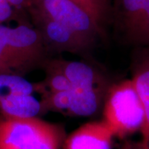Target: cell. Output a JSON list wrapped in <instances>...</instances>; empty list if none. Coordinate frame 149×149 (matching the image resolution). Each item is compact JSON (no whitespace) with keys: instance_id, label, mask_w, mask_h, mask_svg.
Masks as SVG:
<instances>
[{"instance_id":"1","label":"cell","mask_w":149,"mask_h":149,"mask_svg":"<svg viewBox=\"0 0 149 149\" xmlns=\"http://www.w3.org/2000/svg\"><path fill=\"white\" fill-rule=\"evenodd\" d=\"M44 46L37 29L27 22L0 24V74L22 76L42 58Z\"/></svg>"},{"instance_id":"2","label":"cell","mask_w":149,"mask_h":149,"mask_svg":"<svg viewBox=\"0 0 149 149\" xmlns=\"http://www.w3.org/2000/svg\"><path fill=\"white\" fill-rule=\"evenodd\" d=\"M102 120L114 137L122 139L141 131L145 114L132 79L122 80L108 89Z\"/></svg>"},{"instance_id":"3","label":"cell","mask_w":149,"mask_h":149,"mask_svg":"<svg viewBox=\"0 0 149 149\" xmlns=\"http://www.w3.org/2000/svg\"><path fill=\"white\" fill-rule=\"evenodd\" d=\"M63 129L40 118L0 116V149H61Z\"/></svg>"},{"instance_id":"4","label":"cell","mask_w":149,"mask_h":149,"mask_svg":"<svg viewBox=\"0 0 149 149\" xmlns=\"http://www.w3.org/2000/svg\"><path fill=\"white\" fill-rule=\"evenodd\" d=\"M36 84L21 75L0 74V116L38 117L43 113L42 101L34 96Z\"/></svg>"},{"instance_id":"5","label":"cell","mask_w":149,"mask_h":149,"mask_svg":"<svg viewBox=\"0 0 149 149\" xmlns=\"http://www.w3.org/2000/svg\"><path fill=\"white\" fill-rule=\"evenodd\" d=\"M107 91L104 88L72 87L67 91L43 94L41 100L43 113L53 111L72 116H91L100 109Z\"/></svg>"},{"instance_id":"6","label":"cell","mask_w":149,"mask_h":149,"mask_svg":"<svg viewBox=\"0 0 149 149\" xmlns=\"http://www.w3.org/2000/svg\"><path fill=\"white\" fill-rule=\"evenodd\" d=\"M32 5L91 44L102 32L91 15L73 0H32Z\"/></svg>"},{"instance_id":"7","label":"cell","mask_w":149,"mask_h":149,"mask_svg":"<svg viewBox=\"0 0 149 149\" xmlns=\"http://www.w3.org/2000/svg\"><path fill=\"white\" fill-rule=\"evenodd\" d=\"M32 25L39 32L45 45L59 52L78 53L91 45L68 27L53 20L37 7L32 5L27 10Z\"/></svg>"},{"instance_id":"8","label":"cell","mask_w":149,"mask_h":149,"mask_svg":"<svg viewBox=\"0 0 149 149\" xmlns=\"http://www.w3.org/2000/svg\"><path fill=\"white\" fill-rule=\"evenodd\" d=\"M111 17L118 30L128 42L149 27V0H113Z\"/></svg>"},{"instance_id":"9","label":"cell","mask_w":149,"mask_h":149,"mask_svg":"<svg viewBox=\"0 0 149 149\" xmlns=\"http://www.w3.org/2000/svg\"><path fill=\"white\" fill-rule=\"evenodd\" d=\"M114 135L107 124L94 121L82 124L65 139L64 149H112Z\"/></svg>"},{"instance_id":"10","label":"cell","mask_w":149,"mask_h":149,"mask_svg":"<svg viewBox=\"0 0 149 149\" xmlns=\"http://www.w3.org/2000/svg\"><path fill=\"white\" fill-rule=\"evenodd\" d=\"M52 61L62 71L72 87L104 88L101 75L90 65L65 60Z\"/></svg>"},{"instance_id":"11","label":"cell","mask_w":149,"mask_h":149,"mask_svg":"<svg viewBox=\"0 0 149 149\" xmlns=\"http://www.w3.org/2000/svg\"><path fill=\"white\" fill-rule=\"evenodd\" d=\"M131 79L141 100L145 114L143 127L140 131L141 140L149 143V55L139 61Z\"/></svg>"},{"instance_id":"12","label":"cell","mask_w":149,"mask_h":149,"mask_svg":"<svg viewBox=\"0 0 149 149\" xmlns=\"http://www.w3.org/2000/svg\"><path fill=\"white\" fill-rule=\"evenodd\" d=\"M82 7L103 31V27L111 17V0H73Z\"/></svg>"},{"instance_id":"13","label":"cell","mask_w":149,"mask_h":149,"mask_svg":"<svg viewBox=\"0 0 149 149\" xmlns=\"http://www.w3.org/2000/svg\"><path fill=\"white\" fill-rule=\"evenodd\" d=\"M11 21L26 22L25 17L15 10L8 0H0V24H5Z\"/></svg>"},{"instance_id":"14","label":"cell","mask_w":149,"mask_h":149,"mask_svg":"<svg viewBox=\"0 0 149 149\" xmlns=\"http://www.w3.org/2000/svg\"><path fill=\"white\" fill-rule=\"evenodd\" d=\"M8 2L15 10L23 16L27 14V10L32 4V0H8Z\"/></svg>"},{"instance_id":"15","label":"cell","mask_w":149,"mask_h":149,"mask_svg":"<svg viewBox=\"0 0 149 149\" xmlns=\"http://www.w3.org/2000/svg\"><path fill=\"white\" fill-rule=\"evenodd\" d=\"M120 149H149V143L143 140L139 142H126Z\"/></svg>"}]
</instances>
